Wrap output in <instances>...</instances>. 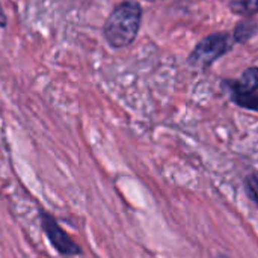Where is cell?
Masks as SVG:
<instances>
[{"label": "cell", "instance_id": "7", "mask_svg": "<svg viewBox=\"0 0 258 258\" xmlns=\"http://www.w3.org/2000/svg\"><path fill=\"white\" fill-rule=\"evenodd\" d=\"M234 101L240 104L242 107L258 110V95L251 94V95H243V97H234Z\"/></svg>", "mask_w": 258, "mask_h": 258}, {"label": "cell", "instance_id": "8", "mask_svg": "<svg viewBox=\"0 0 258 258\" xmlns=\"http://www.w3.org/2000/svg\"><path fill=\"white\" fill-rule=\"evenodd\" d=\"M246 192L249 194L251 200L257 204L258 207V177L257 175H249L246 178Z\"/></svg>", "mask_w": 258, "mask_h": 258}, {"label": "cell", "instance_id": "5", "mask_svg": "<svg viewBox=\"0 0 258 258\" xmlns=\"http://www.w3.org/2000/svg\"><path fill=\"white\" fill-rule=\"evenodd\" d=\"M230 9L242 17H251L258 12V0H231Z\"/></svg>", "mask_w": 258, "mask_h": 258}, {"label": "cell", "instance_id": "9", "mask_svg": "<svg viewBox=\"0 0 258 258\" xmlns=\"http://www.w3.org/2000/svg\"><path fill=\"white\" fill-rule=\"evenodd\" d=\"M6 23H8V17H6V14L0 5V27H6Z\"/></svg>", "mask_w": 258, "mask_h": 258}, {"label": "cell", "instance_id": "1", "mask_svg": "<svg viewBox=\"0 0 258 258\" xmlns=\"http://www.w3.org/2000/svg\"><path fill=\"white\" fill-rule=\"evenodd\" d=\"M142 8L135 0H124L113 8L103 26V35L112 48L128 47L138 36Z\"/></svg>", "mask_w": 258, "mask_h": 258}, {"label": "cell", "instance_id": "10", "mask_svg": "<svg viewBox=\"0 0 258 258\" xmlns=\"http://www.w3.org/2000/svg\"><path fill=\"white\" fill-rule=\"evenodd\" d=\"M221 258H227V257H221Z\"/></svg>", "mask_w": 258, "mask_h": 258}, {"label": "cell", "instance_id": "6", "mask_svg": "<svg viewBox=\"0 0 258 258\" xmlns=\"http://www.w3.org/2000/svg\"><path fill=\"white\" fill-rule=\"evenodd\" d=\"M257 30V23L252 21V20H248V21H242L237 24V27L234 29V35H233V39L237 41V42H245L248 38H251Z\"/></svg>", "mask_w": 258, "mask_h": 258}, {"label": "cell", "instance_id": "4", "mask_svg": "<svg viewBox=\"0 0 258 258\" xmlns=\"http://www.w3.org/2000/svg\"><path fill=\"white\" fill-rule=\"evenodd\" d=\"M258 89V68L246 70L240 79L233 85V95L234 97H243L251 95Z\"/></svg>", "mask_w": 258, "mask_h": 258}, {"label": "cell", "instance_id": "3", "mask_svg": "<svg viewBox=\"0 0 258 258\" xmlns=\"http://www.w3.org/2000/svg\"><path fill=\"white\" fill-rule=\"evenodd\" d=\"M39 219H41V227H42L48 242L60 255L74 257V255L82 254L80 246L63 231V228L57 224V221L50 213L41 212Z\"/></svg>", "mask_w": 258, "mask_h": 258}, {"label": "cell", "instance_id": "2", "mask_svg": "<svg viewBox=\"0 0 258 258\" xmlns=\"http://www.w3.org/2000/svg\"><path fill=\"white\" fill-rule=\"evenodd\" d=\"M233 38L228 33H213L201 39L194 51L187 57V63L194 68L204 70L215 63L219 57L227 54L231 50Z\"/></svg>", "mask_w": 258, "mask_h": 258}]
</instances>
